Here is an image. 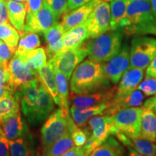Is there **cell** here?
<instances>
[{"mask_svg": "<svg viewBox=\"0 0 156 156\" xmlns=\"http://www.w3.org/2000/svg\"><path fill=\"white\" fill-rule=\"evenodd\" d=\"M143 108H149L153 110L156 114V95L148 98L143 103Z\"/></svg>", "mask_w": 156, "mask_h": 156, "instance_id": "bcb514c9", "label": "cell"}, {"mask_svg": "<svg viewBox=\"0 0 156 156\" xmlns=\"http://www.w3.org/2000/svg\"><path fill=\"white\" fill-rule=\"evenodd\" d=\"M16 92L12 83L8 64H0V98L10 96Z\"/></svg>", "mask_w": 156, "mask_h": 156, "instance_id": "4dcf8cb0", "label": "cell"}, {"mask_svg": "<svg viewBox=\"0 0 156 156\" xmlns=\"http://www.w3.org/2000/svg\"><path fill=\"white\" fill-rule=\"evenodd\" d=\"M9 24L6 0H0V25Z\"/></svg>", "mask_w": 156, "mask_h": 156, "instance_id": "b9f144b4", "label": "cell"}, {"mask_svg": "<svg viewBox=\"0 0 156 156\" xmlns=\"http://www.w3.org/2000/svg\"><path fill=\"white\" fill-rule=\"evenodd\" d=\"M140 137L156 142V114L151 109L143 108Z\"/></svg>", "mask_w": 156, "mask_h": 156, "instance_id": "484cf974", "label": "cell"}, {"mask_svg": "<svg viewBox=\"0 0 156 156\" xmlns=\"http://www.w3.org/2000/svg\"><path fill=\"white\" fill-rule=\"evenodd\" d=\"M90 38L87 21L63 34V50L79 47Z\"/></svg>", "mask_w": 156, "mask_h": 156, "instance_id": "ffe728a7", "label": "cell"}, {"mask_svg": "<svg viewBox=\"0 0 156 156\" xmlns=\"http://www.w3.org/2000/svg\"><path fill=\"white\" fill-rule=\"evenodd\" d=\"M93 0H67V12L88 4Z\"/></svg>", "mask_w": 156, "mask_h": 156, "instance_id": "7bdbcfd3", "label": "cell"}, {"mask_svg": "<svg viewBox=\"0 0 156 156\" xmlns=\"http://www.w3.org/2000/svg\"><path fill=\"white\" fill-rule=\"evenodd\" d=\"M0 40L5 43L15 54L20 40V34L9 24L0 25Z\"/></svg>", "mask_w": 156, "mask_h": 156, "instance_id": "1f68e13d", "label": "cell"}, {"mask_svg": "<svg viewBox=\"0 0 156 156\" xmlns=\"http://www.w3.org/2000/svg\"><path fill=\"white\" fill-rule=\"evenodd\" d=\"M9 141L0 127V156H9Z\"/></svg>", "mask_w": 156, "mask_h": 156, "instance_id": "60d3db41", "label": "cell"}, {"mask_svg": "<svg viewBox=\"0 0 156 156\" xmlns=\"http://www.w3.org/2000/svg\"><path fill=\"white\" fill-rule=\"evenodd\" d=\"M38 73L41 81L42 82L44 87L53 98L54 102L58 106L62 107L61 98L58 91L55 73L52 64L48 62L46 65L38 70Z\"/></svg>", "mask_w": 156, "mask_h": 156, "instance_id": "603a6c76", "label": "cell"}, {"mask_svg": "<svg viewBox=\"0 0 156 156\" xmlns=\"http://www.w3.org/2000/svg\"><path fill=\"white\" fill-rule=\"evenodd\" d=\"M111 103H105L90 107H73L69 113L72 119L79 127L85 126L91 118L97 115L104 114Z\"/></svg>", "mask_w": 156, "mask_h": 156, "instance_id": "ac0fdd59", "label": "cell"}, {"mask_svg": "<svg viewBox=\"0 0 156 156\" xmlns=\"http://www.w3.org/2000/svg\"><path fill=\"white\" fill-rule=\"evenodd\" d=\"M14 54L5 42L0 40V64H8L9 61Z\"/></svg>", "mask_w": 156, "mask_h": 156, "instance_id": "f35d334b", "label": "cell"}, {"mask_svg": "<svg viewBox=\"0 0 156 156\" xmlns=\"http://www.w3.org/2000/svg\"><path fill=\"white\" fill-rule=\"evenodd\" d=\"M90 132L85 129H80L77 126L72 133V137L75 147H83L90 137Z\"/></svg>", "mask_w": 156, "mask_h": 156, "instance_id": "8d00e7d4", "label": "cell"}, {"mask_svg": "<svg viewBox=\"0 0 156 156\" xmlns=\"http://www.w3.org/2000/svg\"><path fill=\"white\" fill-rule=\"evenodd\" d=\"M9 23L22 34L24 31L26 19V6L25 3L17 2L13 0H6Z\"/></svg>", "mask_w": 156, "mask_h": 156, "instance_id": "cb8c5ba5", "label": "cell"}, {"mask_svg": "<svg viewBox=\"0 0 156 156\" xmlns=\"http://www.w3.org/2000/svg\"><path fill=\"white\" fill-rule=\"evenodd\" d=\"M41 45L40 39L36 33L25 31L21 34L15 55L24 61L27 54L32 50L38 48Z\"/></svg>", "mask_w": 156, "mask_h": 156, "instance_id": "4316f807", "label": "cell"}, {"mask_svg": "<svg viewBox=\"0 0 156 156\" xmlns=\"http://www.w3.org/2000/svg\"><path fill=\"white\" fill-rule=\"evenodd\" d=\"M8 69L16 91L39 79L38 72L30 69L24 61L15 55L9 62Z\"/></svg>", "mask_w": 156, "mask_h": 156, "instance_id": "7c38bea8", "label": "cell"}, {"mask_svg": "<svg viewBox=\"0 0 156 156\" xmlns=\"http://www.w3.org/2000/svg\"><path fill=\"white\" fill-rule=\"evenodd\" d=\"M0 127L9 141L20 137L28 131V126L23 119L20 109L2 119Z\"/></svg>", "mask_w": 156, "mask_h": 156, "instance_id": "9a60e30c", "label": "cell"}, {"mask_svg": "<svg viewBox=\"0 0 156 156\" xmlns=\"http://www.w3.org/2000/svg\"><path fill=\"white\" fill-rule=\"evenodd\" d=\"M63 28L61 23H56L44 33L46 43V54L51 58L63 50Z\"/></svg>", "mask_w": 156, "mask_h": 156, "instance_id": "d6986e66", "label": "cell"}, {"mask_svg": "<svg viewBox=\"0 0 156 156\" xmlns=\"http://www.w3.org/2000/svg\"><path fill=\"white\" fill-rule=\"evenodd\" d=\"M143 107H132L111 116L117 129L129 137H140Z\"/></svg>", "mask_w": 156, "mask_h": 156, "instance_id": "9c48e42d", "label": "cell"}, {"mask_svg": "<svg viewBox=\"0 0 156 156\" xmlns=\"http://www.w3.org/2000/svg\"><path fill=\"white\" fill-rule=\"evenodd\" d=\"M98 1L93 0L88 4L64 13L61 23L64 33L86 22Z\"/></svg>", "mask_w": 156, "mask_h": 156, "instance_id": "e0dca14e", "label": "cell"}, {"mask_svg": "<svg viewBox=\"0 0 156 156\" xmlns=\"http://www.w3.org/2000/svg\"><path fill=\"white\" fill-rule=\"evenodd\" d=\"M87 151L83 147H74L60 156H87Z\"/></svg>", "mask_w": 156, "mask_h": 156, "instance_id": "ee69618b", "label": "cell"}, {"mask_svg": "<svg viewBox=\"0 0 156 156\" xmlns=\"http://www.w3.org/2000/svg\"><path fill=\"white\" fill-rule=\"evenodd\" d=\"M122 30H109L89 41L88 58L103 63L108 62L119 52L122 48Z\"/></svg>", "mask_w": 156, "mask_h": 156, "instance_id": "5b68a950", "label": "cell"}, {"mask_svg": "<svg viewBox=\"0 0 156 156\" xmlns=\"http://www.w3.org/2000/svg\"><path fill=\"white\" fill-rule=\"evenodd\" d=\"M144 98H145V95L140 90L136 89L131 94L124 98L120 99V100L113 99L104 114L112 116L124 109L132 108V107H140L143 104Z\"/></svg>", "mask_w": 156, "mask_h": 156, "instance_id": "7402d4cb", "label": "cell"}, {"mask_svg": "<svg viewBox=\"0 0 156 156\" xmlns=\"http://www.w3.org/2000/svg\"><path fill=\"white\" fill-rule=\"evenodd\" d=\"M124 150L121 144L112 136L95 148L87 156H124Z\"/></svg>", "mask_w": 156, "mask_h": 156, "instance_id": "f1b7e54d", "label": "cell"}, {"mask_svg": "<svg viewBox=\"0 0 156 156\" xmlns=\"http://www.w3.org/2000/svg\"><path fill=\"white\" fill-rule=\"evenodd\" d=\"M106 1L108 2V1H112V0H106Z\"/></svg>", "mask_w": 156, "mask_h": 156, "instance_id": "f907efd6", "label": "cell"}, {"mask_svg": "<svg viewBox=\"0 0 156 156\" xmlns=\"http://www.w3.org/2000/svg\"><path fill=\"white\" fill-rule=\"evenodd\" d=\"M111 87L103 71L102 64L90 59L83 61L71 76L70 90L74 94H87Z\"/></svg>", "mask_w": 156, "mask_h": 156, "instance_id": "7a4b0ae2", "label": "cell"}, {"mask_svg": "<svg viewBox=\"0 0 156 156\" xmlns=\"http://www.w3.org/2000/svg\"><path fill=\"white\" fill-rule=\"evenodd\" d=\"M116 86L87 94H73L69 98L73 107H90L111 103L116 95Z\"/></svg>", "mask_w": 156, "mask_h": 156, "instance_id": "5bb4252c", "label": "cell"}, {"mask_svg": "<svg viewBox=\"0 0 156 156\" xmlns=\"http://www.w3.org/2000/svg\"><path fill=\"white\" fill-rule=\"evenodd\" d=\"M102 64L104 75L111 83L116 85L119 83L121 78L129 68L130 47L125 43L116 55Z\"/></svg>", "mask_w": 156, "mask_h": 156, "instance_id": "8fae6325", "label": "cell"}, {"mask_svg": "<svg viewBox=\"0 0 156 156\" xmlns=\"http://www.w3.org/2000/svg\"><path fill=\"white\" fill-rule=\"evenodd\" d=\"M44 0H28L25 3L27 10V16H30L36 13L43 7Z\"/></svg>", "mask_w": 156, "mask_h": 156, "instance_id": "ab89813d", "label": "cell"}, {"mask_svg": "<svg viewBox=\"0 0 156 156\" xmlns=\"http://www.w3.org/2000/svg\"><path fill=\"white\" fill-rule=\"evenodd\" d=\"M77 125L72 126L60 140L56 142L46 151L42 152V156H60L74 147V142L72 137V133Z\"/></svg>", "mask_w": 156, "mask_h": 156, "instance_id": "83f0119b", "label": "cell"}, {"mask_svg": "<svg viewBox=\"0 0 156 156\" xmlns=\"http://www.w3.org/2000/svg\"><path fill=\"white\" fill-rule=\"evenodd\" d=\"M128 147H132L138 153L145 156L156 155V143L150 140L140 137H129V145Z\"/></svg>", "mask_w": 156, "mask_h": 156, "instance_id": "836d02e7", "label": "cell"}, {"mask_svg": "<svg viewBox=\"0 0 156 156\" xmlns=\"http://www.w3.org/2000/svg\"><path fill=\"white\" fill-rule=\"evenodd\" d=\"M129 0H112L110 1L111 30H118L125 25L126 9Z\"/></svg>", "mask_w": 156, "mask_h": 156, "instance_id": "d4e9b609", "label": "cell"}, {"mask_svg": "<svg viewBox=\"0 0 156 156\" xmlns=\"http://www.w3.org/2000/svg\"><path fill=\"white\" fill-rule=\"evenodd\" d=\"M90 38H95L111 30L110 5L106 0H99L87 20Z\"/></svg>", "mask_w": 156, "mask_h": 156, "instance_id": "30bf717a", "label": "cell"}, {"mask_svg": "<svg viewBox=\"0 0 156 156\" xmlns=\"http://www.w3.org/2000/svg\"><path fill=\"white\" fill-rule=\"evenodd\" d=\"M57 20L53 11L44 0L43 7L40 10L34 15L26 16L24 30L36 34H44L57 23Z\"/></svg>", "mask_w": 156, "mask_h": 156, "instance_id": "4fadbf2b", "label": "cell"}, {"mask_svg": "<svg viewBox=\"0 0 156 156\" xmlns=\"http://www.w3.org/2000/svg\"><path fill=\"white\" fill-rule=\"evenodd\" d=\"M24 62L30 69L38 72L41 68L47 64L46 51L44 48H37L32 50L27 54Z\"/></svg>", "mask_w": 156, "mask_h": 156, "instance_id": "f546056e", "label": "cell"}, {"mask_svg": "<svg viewBox=\"0 0 156 156\" xmlns=\"http://www.w3.org/2000/svg\"><path fill=\"white\" fill-rule=\"evenodd\" d=\"M146 77L156 78V56L146 68Z\"/></svg>", "mask_w": 156, "mask_h": 156, "instance_id": "f6af8a7d", "label": "cell"}, {"mask_svg": "<svg viewBox=\"0 0 156 156\" xmlns=\"http://www.w3.org/2000/svg\"><path fill=\"white\" fill-rule=\"evenodd\" d=\"M137 89L143 93L145 96L156 95V78L146 77L138 85Z\"/></svg>", "mask_w": 156, "mask_h": 156, "instance_id": "d590c367", "label": "cell"}, {"mask_svg": "<svg viewBox=\"0 0 156 156\" xmlns=\"http://www.w3.org/2000/svg\"><path fill=\"white\" fill-rule=\"evenodd\" d=\"M13 1L15 2H21V3H27V2L28 1V0H13Z\"/></svg>", "mask_w": 156, "mask_h": 156, "instance_id": "681fc988", "label": "cell"}, {"mask_svg": "<svg viewBox=\"0 0 156 156\" xmlns=\"http://www.w3.org/2000/svg\"><path fill=\"white\" fill-rule=\"evenodd\" d=\"M144 76V69L139 68H129L121 78L118 86H116L114 100L124 98L137 89Z\"/></svg>", "mask_w": 156, "mask_h": 156, "instance_id": "2e32d148", "label": "cell"}, {"mask_svg": "<svg viewBox=\"0 0 156 156\" xmlns=\"http://www.w3.org/2000/svg\"><path fill=\"white\" fill-rule=\"evenodd\" d=\"M54 73H55L58 91L62 101V107L60 108L69 110V88H68L69 80L63 73L57 69H54Z\"/></svg>", "mask_w": 156, "mask_h": 156, "instance_id": "e575fe53", "label": "cell"}, {"mask_svg": "<svg viewBox=\"0 0 156 156\" xmlns=\"http://www.w3.org/2000/svg\"><path fill=\"white\" fill-rule=\"evenodd\" d=\"M122 30L127 35L156 36V17L150 0H129Z\"/></svg>", "mask_w": 156, "mask_h": 156, "instance_id": "3957f363", "label": "cell"}, {"mask_svg": "<svg viewBox=\"0 0 156 156\" xmlns=\"http://www.w3.org/2000/svg\"><path fill=\"white\" fill-rule=\"evenodd\" d=\"M151 4V7H152V9H153V12L155 15V16L156 17V0H150Z\"/></svg>", "mask_w": 156, "mask_h": 156, "instance_id": "c3c4849f", "label": "cell"}, {"mask_svg": "<svg viewBox=\"0 0 156 156\" xmlns=\"http://www.w3.org/2000/svg\"><path fill=\"white\" fill-rule=\"evenodd\" d=\"M128 150H129V156H145L142 154L138 153L136 150H134V148H132V147H128Z\"/></svg>", "mask_w": 156, "mask_h": 156, "instance_id": "7dc6e473", "label": "cell"}, {"mask_svg": "<svg viewBox=\"0 0 156 156\" xmlns=\"http://www.w3.org/2000/svg\"><path fill=\"white\" fill-rule=\"evenodd\" d=\"M89 51V41L85 42L79 47L62 51L49 58L48 62L69 80L76 67L88 56Z\"/></svg>", "mask_w": 156, "mask_h": 156, "instance_id": "8992f818", "label": "cell"}, {"mask_svg": "<svg viewBox=\"0 0 156 156\" xmlns=\"http://www.w3.org/2000/svg\"><path fill=\"white\" fill-rule=\"evenodd\" d=\"M11 156H42L36 151L32 134L29 130L24 135L9 141Z\"/></svg>", "mask_w": 156, "mask_h": 156, "instance_id": "44dd1931", "label": "cell"}, {"mask_svg": "<svg viewBox=\"0 0 156 156\" xmlns=\"http://www.w3.org/2000/svg\"><path fill=\"white\" fill-rule=\"evenodd\" d=\"M20 98L18 91L10 96L0 98V120L20 109Z\"/></svg>", "mask_w": 156, "mask_h": 156, "instance_id": "d6a6232c", "label": "cell"}, {"mask_svg": "<svg viewBox=\"0 0 156 156\" xmlns=\"http://www.w3.org/2000/svg\"><path fill=\"white\" fill-rule=\"evenodd\" d=\"M155 156H156V155H155Z\"/></svg>", "mask_w": 156, "mask_h": 156, "instance_id": "816d5d0a", "label": "cell"}, {"mask_svg": "<svg viewBox=\"0 0 156 156\" xmlns=\"http://www.w3.org/2000/svg\"><path fill=\"white\" fill-rule=\"evenodd\" d=\"M155 56L156 38L139 36L132 39L130 46L129 68L145 70Z\"/></svg>", "mask_w": 156, "mask_h": 156, "instance_id": "ba28073f", "label": "cell"}, {"mask_svg": "<svg viewBox=\"0 0 156 156\" xmlns=\"http://www.w3.org/2000/svg\"><path fill=\"white\" fill-rule=\"evenodd\" d=\"M57 18L67 12V0H45Z\"/></svg>", "mask_w": 156, "mask_h": 156, "instance_id": "74e56055", "label": "cell"}, {"mask_svg": "<svg viewBox=\"0 0 156 156\" xmlns=\"http://www.w3.org/2000/svg\"><path fill=\"white\" fill-rule=\"evenodd\" d=\"M75 125L77 124L69 115V110L59 108L51 114L41 130L42 152L61 139Z\"/></svg>", "mask_w": 156, "mask_h": 156, "instance_id": "277c9868", "label": "cell"}, {"mask_svg": "<svg viewBox=\"0 0 156 156\" xmlns=\"http://www.w3.org/2000/svg\"><path fill=\"white\" fill-rule=\"evenodd\" d=\"M91 129V134L83 147L87 154L103 143L110 135H115L117 129L113 124L111 116L100 114L92 117L87 122Z\"/></svg>", "mask_w": 156, "mask_h": 156, "instance_id": "52a82bcc", "label": "cell"}, {"mask_svg": "<svg viewBox=\"0 0 156 156\" xmlns=\"http://www.w3.org/2000/svg\"><path fill=\"white\" fill-rule=\"evenodd\" d=\"M23 114L30 124L39 125L54 108V100L40 78L18 90Z\"/></svg>", "mask_w": 156, "mask_h": 156, "instance_id": "6da1fadb", "label": "cell"}]
</instances>
